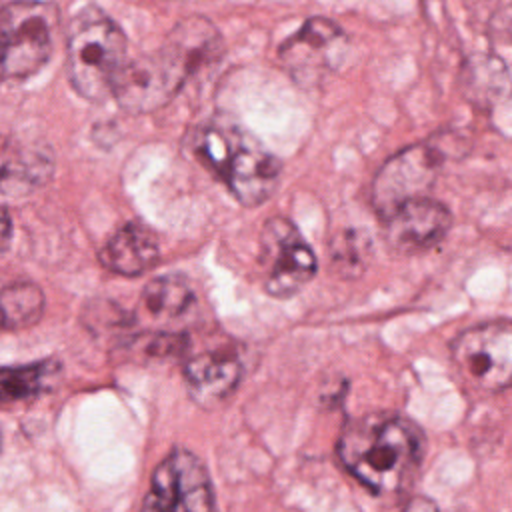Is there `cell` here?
<instances>
[{
  "instance_id": "19",
  "label": "cell",
  "mask_w": 512,
  "mask_h": 512,
  "mask_svg": "<svg viewBox=\"0 0 512 512\" xmlns=\"http://www.w3.org/2000/svg\"><path fill=\"white\" fill-rule=\"evenodd\" d=\"M398 512H438V508H436V504L430 498L414 496Z\"/></svg>"
},
{
  "instance_id": "4",
  "label": "cell",
  "mask_w": 512,
  "mask_h": 512,
  "mask_svg": "<svg viewBox=\"0 0 512 512\" xmlns=\"http://www.w3.org/2000/svg\"><path fill=\"white\" fill-rule=\"evenodd\" d=\"M124 30L100 8L86 6L72 18L66 38V70L72 88L86 100L112 96L128 62Z\"/></svg>"
},
{
  "instance_id": "10",
  "label": "cell",
  "mask_w": 512,
  "mask_h": 512,
  "mask_svg": "<svg viewBox=\"0 0 512 512\" xmlns=\"http://www.w3.org/2000/svg\"><path fill=\"white\" fill-rule=\"evenodd\" d=\"M346 46L344 30L330 18H308L278 48V58L290 78L304 86H318L340 62Z\"/></svg>"
},
{
  "instance_id": "11",
  "label": "cell",
  "mask_w": 512,
  "mask_h": 512,
  "mask_svg": "<svg viewBox=\"0 0 512 512\" xmlns=\"http://www.w3.org/2000/svg\"><path fill=\"white\" fill-rule=\"evenodd\" d=\"M386 240L402 254H414L436 246L452 224L450 210L428 196L400 204L386 218Z\"/></svg>"
},
{
  "instance_id": "1",
  "label": "cell",
  "mask_w": 512,
  "mask_h": 512,
  "mask_svg": "<svg viewBox=\"0 0 512 512\" xmlns=\"http://www.w3.org/2000/svg\"><path fill=\"white\" fill-rule=\"evenodd\" d=\"M222 48L216 26L204 16L180 20L152 52L128 60L112 96L130 114H148L166 106L188 78Z\"/></svg>"
},
{
  "instance_id": "6",
  "label": "cell",
  "mask_w": 512,
  "mask_h": 512,
  "mask_svg": "<svg viewBox=\"0 0 512 512\" xmlns=\"http://www.w3.org/2000/svg\"><path fill=\"white\" fill-rule=\"evenodd\" d=\"M58 10L44 0H14L0 8V76L28 78L50 58Z\"/></svg>"
},
{
  "instance_id": "13",
  "label": "cell",
  "mask_w": 512,
  "mask_h": 512,
  "mask_svg": "<svg viewBox=\"0 0 512 512\" xmlns=\"http://www.w3.org/2000/svg\"><path fill=\"white\" fill-rule=\"evenodd\" d=\"M160 256L156 234L138 222L118 228L102 246L98 258L104 268L122 276H138L152 268Z\"/></svg>"
},
{
  "instance_id": "18",
  "label": "cell",
  "mask_w": 512,
  "mask_h": 512,
  "mask_svg": "<svg viewBox=\"0 0 512 512\" xmlns=\"http://www.w3.org/2000/svg\"><path fill=\"white\" fill-rule=\"evenodd\" d=\"M12 242V218L6 208L0 206V252H6Z\"/></svg>"
},
{
  "instance_id": "15",
  "label": "cell",
  "mask_w": 512,
  "mask_h": 512,
  "mask_svg": "<svg viewBox=\"0 0 512 512\" xmlns=\"http://www.w3.org/2000/svg\"><path fill=\"white\" fill-rule=\"evenodd\" d=\"M44 310V294L32 282H16L0 292V328L22 330L38 322Z\"/></svg>"
},
{
  "instance_id": "3",
  "label": "cell",
  "mask_w": 512,
  "mask_h": 512,
  "mask_svg": "<svg viewBox=\"0 0 512 512\" xmlns=\"http://www.w3.org/2000/svg\"><path fill=\"white\" fill-rule=\"evenodd\" d=\"M190 150L244 206L266 202L280 180V160L228 116L216 114L200 124L190 138Z\"/></svg>"
},
{
  "instance_id": "20",
  "label": "cell",
  "mask_w": 512,
  "mask_h": 512,
  "mask_svg": "<svg viewBox=\"0 0 512 512\" xmlns=\"http://www.w3.org/2000/svg\"><path fill=\"white\" fill-rule=\"evenodd\" d=\"M0 450H2V432H0Z\"/></svg>"
},
{
  "instance_id": "9",
  "label": "cell",
  "mask_w": 512,
  "mask_h": 512,
  "mask_svg": "<svg viewBox=\"0 0 512 512\" xmlns=\"http://www.w3.org/2000/svg\"><path fill=\"white\" fill-rule=\"evenodd\" d=\"M460 376L478 390L500 392L512 380V332L508 320L486 322L462 332L452 346Z\"/></svg>"
},
{
  "instance_id": "12",
  "label": "cell",
  "mask_w": 512,
  "mask_h": 512,
  "mask_svg": "<svg viewBox=\"0 0 512 512\" xmlns=\"http://www.w3.org/2000/svg\"><path fill=\"white\" fill-rule=\"evenodd\" d=\"M242 366L234 350L218 348L202 352L188 360L184 380L190 396L204 408H212L226 400L240 382Z\"/></svg>"
},
{
  "instance_id": "5",
  "label": "cell",
  "mask_w": 512,
  "mask_h": 512,
  "mask_svg": "<svg viewBox=\"0 0 512 512\" xmlns=\"http://www.w3.org/2000/svg\"><path fill=\"white\" fill-rule=\"evenodd\" d=\"M462 150L464 138L458 132L442 130L388 158L370 188V200L380 218H386L412 198L426 196L446 160Z\"/></svg>"
},
{
  "instance_id": "14",
  "label": "cell",
  "mask_w": 512,
  "mask_h": 512,
  "mask_svg": "<svg viewBox=\"0 0 512 512\" xmlns=\"http://www.w3.org/2000/svg\"><path fill=\"white\" fill-rule=\"evenodd\" d=\"M60 374V362L46 358L24 366H0V404L28 400L50 388Z\"/></svg>"
},
{
  "instance_id": "2",
  "label": "cell",
  "mask_w": 512,
  "mask_h": 512,
  "mask_svg": "<svg viewBox=\"0 0 512 512\" xmlns=\"http://www.w3.org/2000/svg\"><path fill=\"white\" fill-rule=\"evenodd\" d=\"M422 450V432L406 418L392 414L352 420L338 440L340 462L376 494L402 490L414 478Z\"/></svg>"
},
{
  "instance_id": "7",
  "label": "cell",
  "mask_w": 512,
  "mask_h": 512,
  "mask_svg": "<svg viewBox=\"0 0 512 512\" xmlns=\"http://www.w3.org/2000/svg\"><path fill=\"white\" fill-rule=\"evenodd\" d=\"M140 512H218L204 462L188 452H170L154 470Z\"/></svg>"
},
{
  "instance_id": "16",
  "label": "cell",
  "mask_w": 512,
  "mask_h": 512,
  "mask_svg": "<svg viewBox=\"0 0 512 512\" xmlns=\"http://www.w3.org/2000/svg\"><path fill=\"white\" fill-rule=\"evenodd\" d=\"M194 302L190 286L176 276H160L150 280L142 290V304L148 316L156 320H174Z\"/></svg>"
},
{
  "instance_id": "8",
  "label": "cell",
  "mask_w": 512,
  "mask_h": 512,
  "mask_svg": "<svg viewBox=\"0 0 512 512\" xmlns=\"http://www.w3.org/2000/svg\"><path fill=\"white\" fill-rule=\"evenodd\" d=\"M260 268L266 292L276 298H290L316 274V256L288 218L274 216L264 222Z\"/></svg>"
},
{
  "instance_id": "17",
  "label": "cell",
  "mask_w": 512,
  "mask_h": 512,
  "mask_svg": "<svg viewBox=\"0 0 512 512\" xmlns=\"http://www.w3.org/2000/svg\"><path fill=\"white\" fill-rule=\"evenodd\" d=\"M508 88L506 68L498 58L476 56L466 64L464 92L470 100L486 106L492 104Z\"/></svg>"
}]
</instances>
